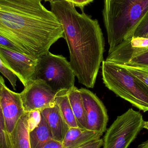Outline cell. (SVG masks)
Returning <instances> with one entry per match:
<instances>
[{"label":"cell","mask_w":148,"mask_h":148,"mask_svg":"<svg viewBox=\"0 0 148 148\" xmlns=\"http://www.w3.org/2000/svg\"><path fill=\"white\" fill-rule=\"evenodd\" d=\"M1 106L6 129L9 134L24 113L20 94L10 90L4 84L1 94Z\"/></svg>","instance_id":"cell-11"},{"label":"cell","mask_w":148,"mask_h":148,"mask_svg":"<svg viewBox=\"0 0 148 148\" xmlns=\"http://www.w3.org/2000/svg\"><path fill=\"white\" fill-rule=\"evenodd\" d=\"M0 72L8 79L14 90H16L17 77L14 73L8 69L3 65L0 58Z\"/></svg>","instance_id":"cell-22"},{"label":"cell","mask_w":148,"mask_h":148,"mask_svg":"<svg viewBox=\"0 0 148 148\" xmlns=\"http://www.w3.org/2000/svg\"><path fill=\"white\" fill-rule=\"evenodd\" d=\"M29 136L31 148H41L48 141L53 139L50 128L41 114L40 121L35 128L29 132Z\"/></svg>","instance_id":"cell-15"},{"label":"cell","mask_w":148,"mask_h":148,"mask_svg":"<svg viewBox=\"0 0 148 148\" xmlns=\"http://www.w3.org/2000/svg\"><path fill=\"white\" fill-rule=\"evenodd\" d=\"M51 11L62 24L70 53V63L78 82L88 88L95 84L103 60L105 42L100 24L73 4L64 1L50 3Z\"/></svg>","instance_id":"cell-2"},{"label":"cell","mask_w":148,"mask_h":148,"mask_svg":"<svg viewBox=\"0 0 148 148\" xmlns=\"http://www.w3.org/2000/svg\"><path fill=\"white\" fill-rule=\"evenodd\" d=\"M69 99L78 127L86 129V114L82 97L79 89L74 86L68 91Z\"/></svg>","instance_id":"cell-16"},{"label":"cell","mask_w":148,"mask_h":148,"mask_svg":"<svg viewBox=\"0 0 148 148\" xmlns=\"http://www.w3.org/2000/svg\"><path fill=\"white\" fill-rule=\"evenodd\" d=\"M144 128L147 129L148 130V121H144ZM141 148H148V142L144 143V144H143L141 145Z\"/></svg>","instance_id":"cell-28"},{"label":"cell","mask_w":148,"mask_h":148,"mask_svg":"<svg viewBox=\"0 0 148 148\" xmlns=\"http://www.w3.org/2000/svg\"></svg>","instance_id":"cell-31"},{"label":"cell","mask_w":148,"mask_h":148,"mask_svg":"<svg viewBox=\"0 0 148 148\" xmlns=\"http://www.w3.org/2000/svg\"><path fill=\"white\" fill-rule=\"evenodd\" d=\"M41 148H63L62 143L57 140L51 139Z\"/></svg>","instance_id":"cell-25"},{"label":"cell","mask_w":148,"mask_h":148,"mask_svg":"<svg viewBox=\"0 0 148 148\" xmlns=\"http://www.w3.org/2000/svg\"><path fill=\"white\" fill-rule=\"evenodd\" d=\"M148 50V38L132 36L123 40L110 53L106 61L127 65L131 59Z\"/></svg>","instance_id":"cell-10"},{"label":"cell","mask_w":148,"mask_h":148,"mask_svg":"<svg viewBox=\"0 0 148 148\" xmlns=\"http://www.w3.org/2000/svg\"><path fill=\"white\" fill-rule=\"evenodd\" d=\"M0 45L9 49L21 53V50L17 46L14 44L12 42L10 41L8 38L1 34H0Z\"/></svg>","instance_id":"cell-24"},{"label":"cell","mask_w":148,"mask_h":148,"mask_svg":"<svg viewBox=\"0 0 148 148\" xmlns=\"http://www.w3.org/2000/svg\"><path fill=\"white\" fill-rule=\"evenodd\" d=\"M29 133L28 112H24L9 134L10 148H31Z\"/></svg>","instance_id":"cell-14"},{"label":"cell","mask_w":148,"mask_h":148,"mask_svg":"<svg viewBox=\"0 0 148 148\" xmlns=\"http://www.w3.org/2000/svg\"><path fill=\"white\" fill-rule=\"evenodd\" d=\"M43 1H49L50 3L53 2V1H64L65 0H43Z\"/></svg>","instance_id":"cell-29"},{"label":"cell","mask_w":148,"mask_h":148,"mask_svg":"<svg viewBox=\"0 0 148 148\" xmlns=\"http://www.w3.org/2000/svg\"><path fill=\"white\" fill-rule=\"evenodd\" d=\"M20 95L24 112H29L53 105L56 93L43 80L36 78L29 82Z\"/></svg>","instance_id":"cell-7"},{"label":"cell","mask_w":148,"mask_h":148,"mask_svg":"<svg viewBox=\"0 0 148 148\" xmlns=\"http://www.w3.org/2000/svg\"><path fill=\"white\" fill-rule=\"evenodd\" d=\"M68 90H64L56 93L55 103L59 106L65 121L69 127H78L76 119L69 99Z\"/></svg>","instance_id":"cell-17"},{"label":"cell","mask_w":148,"mask_h":148,"mask_svg":"<svg viewBox=\"0 0 148 148\" xmlns=\"http://www.w3.org/2000/svg\"><path fill=\"white\" fill-rule=\"evenodd\" d=\"M0 58L3 65L19 78L24 87L36 79L38 59L0 45Z\"/></svg>","instance_id":"cell-8"},{"label":"cell","mask_w":148,"mask_h":148,"mask_svg":"<svg viewBox=\"0 0 148 148\" xmlns=\"http://www.w3.org/2000/svg\"><path fill=\"white\" fill-rule=\"evenodd\" d=\"M148 35V12L141 21L132 36L147 38Z\"/></svg>","instance_id":"cell-21"},{"label":"cell","mask_w":148,"mask_h":148,"mask_svg":"<svg viewBox=\"0 0 148 148\" xmlns=\"http://www.w3.org/2000/svg\"><path fill=\"white\" fill-rule=\"evenodd\" d=\"M103 83L116 95L145 112L148 111V86L120 64L103 61Z\"/></svg>","instance_id":"cell-4"},{"label":"cell","mask_w":148,"mask_h":148,"mask_svg":"<svg viewBox=\"0 0 148 148\" xmlns=\"http://www.w3.org/2000/svg\"><path fill=\"white\" fill-rule=\"evenodd\" d=\"M103 145V139H101L94 141L84 146L77 148H101Z\"/></svg>","instance_id":"cell-27"},{"label":"cell","mask_w":148,"mask_h":148,"mask_svg":"<svg viewBox=\"0 0 148 148\" xmlns=\"http://www.w3.org/2000/svg\"><path fill=\"white\" fill-rule=\"evenodd\" d=\"M125 65L148 67V50L135 56L127 65Z\"/></svg>","instance_id":"cell-20"},{"label":"cell","mask_w":148,"mask_h":148,"mask_svg":"<svg viewBox=\"0 0 148 148\" xmlns=\"http://www.w3.org/2000/svg\"><path fill=\"white\" fill-rule=\"evenodd\" d=\"M4 84V79L0 75V148H10L9 134L6 129L1 106V94L2 88Z\"/></svg>","instance_id":"cell-18"},{"label":"cell","mask_w":148,"mask_h":148,"mask_svg":"<svg viewBox=\"0 0 148 148\" xmlns=\"http://www.w3.org/2000/svg\"><path fill=\"white\" fill-rule=\"evenodd\" d=\"M148 12V0H104L102 14L109 45L108 53L133 36Z\"/></svg>","instance_id":"cell-3"},{"label":"cell","mask_w":148,"mask_h":148,"mask_svg":"<svg viewBox=\"0 0 148 148\" xmlns=\"http://www.w3.org/2000/svg\"><path fill=\"white\" fill-rule=\"evenodd\" d=\"M103 134L86 129L70 127L62 141L63 148H77L101 139Z\"/></svg>","instance_id":"cell-13"},{"label":"cell","mask_w":148,"mask_h":148,"mask_svg":"<svg viewBox=\"0 0 148 148\" xmlns=\"http://www.w3.org/2000/svg\"><path fill=\"white\" fill-rule=\"evenodd\" d=\"M144 121L139 111L130 108L118 116L106 130L103 148H128L144 128Z\"/></svg>","instance_id":"cell-6"},{"label":"cell","mask_w":148,"mask_h":148,"mask_svg":"<svg viewBox=\"0 0 148 148\" xmlns=\"http://www.w3.org/2000/svg\"><path fill=\"white\" fill-rule=\"evenodd\" d=\"M40 111L39 110L28 112V125L29 132L38 125L40 121Z\"/></svg>","instance_id":"cell-23"},{"label":"cell","mask_w":148,"mask_h":148,"mask_svg":"<svg viewBox=\"0 0 148 148\" xmlns=\"http://www.w3.org/2000/svg\"><path fill=\"white\" fill-rule=\"evenodd\" d=\"M65 1L73 3L75 7H78L83 9L85 6L93 2V0H65Z\"/></svg>","instance_id":"cell-26"},{"label":"cell","mask_w":148,"mask_h":148,"mask_svg":"<svg viewBox=\"0 0 148 148\" xmlns=\"http://www.w3.org/2000/svg\"><path fill=\"white\" fill-rule=\"evenodd\" d=\"M147 38H148V36H147Z\"/></svg>","instance_id":"cell-30"},{"label":"cell","mask_w":148,"mask_h":148,"mask_svg":"<svg viewBox=\"0 0 148 148\" xmlns=\"http://www.w3.org/2000/svg\"><path fill=\"white\" fill-rule=\"evenodd\" d=\"M121 65L130 73L135 76L148 86V67L133 66L125 65Z\"/></svg>","instance_id":"cell-19"},{"label":"cell","mask_w":148,"mask_h":148,"mask_svg":"<svg viewBox=\"0 0 148 148\" xmlns=\"http://www.w3.org/2000/svg\"><path fill=\"white\" fill-rule=\"evenodd\" d=\"M41 1L0 0V34L36 59L64 38L62 24Z\"/></svg>","instance_id":"cell-1"},{"label":"cell","mask_w":148,"mask_h":148,"mask_svg":"<svg viewBox=\"0 0 148 148\" xmlns=\"http://www.w3.org/2000/svg\"><path fill=\"white\" fill-rule=\"evenodd\" d=\"M40 113L48 124L53 139L62 143L70 127L63 118L59 106L55 103Z\"/></svg>","instance_id":"cell-12"},{"label":"cell","mask_w":148,"mask_h":148,"mask_svg":"<svg viewBox=\"0 0 148 148\" xmlns=\"http://www.w3.org/2000/svg\"><path fill=\"white\" fill-rule=\"evenodd\" d=\"M75 77L70 63L62 56L48 51L38 58L36 79L43 80L56 93L74 87Z\"/></svg>","instance_id":"cell-5"},{"label":"cell","mask_w":148,"mask_h":148,"mask_svg":"<svg viewBox=\"0 0 148 148\" xmlns=\"http://www.w3.org/2000/svg\"><path fill=\"white\" fill-rule=\"evenodd\" d=\"M86 114V129L103 134L107 130L109 118L106 107L93 92L87 89H79Z\"/></svg>","instance_id":"cell-9"}]
</instances>
